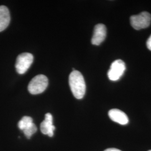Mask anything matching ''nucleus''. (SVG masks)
Listing matches in <instances>:
<instances>
[{
  "label": "nucleus",
  "instance_id": "obj_1",
  "mask_svg": "<svg viewBox=\"0 0 151 151\" xmlns=\"http://www.w3.org/2000/svg\"><path fill=\"white\" fill-rule=\"evenodd\" d=\"M69 85L73 96L81 99L86 92V83L83 76L78 70H73L69 76Z\"/></svg>",
  "mask_w": 151,
  "mask_h": 151
},
{
  "label": "nucleus",
  "instance_id": "obj_2",
  "mask_svg": "<svg viewBox=\"0 0 151 151\" xmlns=\"http://www.w3.org/2000/svg\"><path fill=\"white\" fill-rule=\"evenodd\" d=\"M48 85V78L43 75L34 77L28 85V91L32 95H37L43 92Z\"/></svg>",
  "mask_w": 151,
  "mask_h": 151
},
{
  "label": "nucleus",
  "instance_id": "obj_3",
  "mask_svg": "<svg viewBox=\"0 0 151 151\" xmlns=\"http://www.w3.org/2000/svg\"><path fill=\"white\" fill-rule=\"evenodd\" d=\"M130 22L132 27L135 30L145 29L150 25L151 14L147 11H143L138 15L131 16Z\"/></svg>",
  "mask_w": 151,
  "mask_h": 151
},
{
  "label": "nucleus",
  "instance_id": "obj_4",
  "mask_svg": "<svg viewBox=\"0 0 151 151\" xmlns=\"http://www.w3.org/2000/svg\"><path fill=\"white\" fill-rule=\"evenodd\" d=\"M34 57L29 53H23L19 55L16 60V71L19 74L25 73L30 68L33 62Z\"/></svg>",
  "mask_w": 151,
  "mask_h": 151
},
{
  "label": "nucleus",
  "instance_id": "obj_5",
  "mask_svg": "<svg viewBox=\"0 0 151 151\" xmlns=\"http://www.w3.org/2000/svg\"><path fill=\"white\" fill-rule=\"evenodd\" d=\"M125 70V65L121 60H117L113 62L110 65V68L108 72V76L111 81H118L124 74Z\"/></svg>",
  "mask_w": 151,
  "mask_h": 151
},
{
  "label": "nucleus",
  "instance_id": "obj_6",
  "mask_svg": "<svg viewBox=\"0 0 151 151\" xmlns=\"http://www.w3.org/2000/svg\"><path fill=\"white\" fill-rule=\"evenodd\" d=\"M106 37V27L103 24H97L93 30V34L91 39L93 45H99L103 43Z\"/></svg>",
  "mask_w": 151,
  "mask_h": 151
},
{
  "label": "nucleus",
  "instance_id": "obj_7",
  "mask_svg": "<svg viewBox=\"0 0 151 151\" xmlns=\"http://www.w3.org/2000/svg\"><path fill=\"white\" fill-rule=\"evenodd\" d=\"M55 128L53 124V116L52 114L47 113L45 114V119L40 124V130L42 133L52 137L54 135V130Z\"/></svg>",
  "mask_w": 151,
  "mask_h": 151
},
{
  "label": "nucleus",
  "instance_id": "obj_8",
  "mask_svg": "<svg viewBox=\"0 0 151 151\" xmlns=\"http://www.w3.org/2000/svg\"><path fill=\"white\" fill-rule=\"evenodd\" d=\"M109 116L111 120L121 125H126L129 122V119L126 114L122 110L113 109L109 111Z\"/></svg>",
  "mask_w": 151,
  "mask_h": 151
},
{
  "label": "nucleus",
  "instance_id": "obj_9",
  "mask_svg": "<svg viewBox=\"0 0 151 151\" xmlns=\"http://www.w3.org/2000/svg\"><path fill=\"white\" fill-rule=\"evenodd\" d=\"M10 22V12L5 6H0V32L9 26Z\"/></svg>",
  "mask_w": 151,
  "mask_h": 151
},
{
  "label": "nucleus",
  "instance_id": "obj_10",
  "mask_svg": "<svg viewBox=\"0 0 151 151\" xmlns=\"http://www.w3.org/2000/svg\"><path fill=\"white\" fill-rule=\"evenodd\" d=\"M34 123L31 117L25 116L18 123V127L20 129L23 131L24 130L26 129L27 128L30 127Z\"/></svg>",
  "mask_w": 151,
  "mask_h": 151
},
{
  "label": "nucleus",
  "instance_id": "obj_11",
  "mask_svg": "<svg viewBox=\"0 0 151 151\" xmlns=\"http://www.w3.org/2000/svg\"><path fill=\"white\" fill-rule=\"evenodd\" d=\"M146 45H147V47L148 48V49L151 51V35L148 39L147 43H146Z\"/></svg>",
  "mask_w": 151,
  "mask_h": 151
},
{
  "label": "nucleus",
  "instance_id": "obj_12",
  "mask_svg": "<svg viewBox=\"0 0 151 151\" xmlns=\"http://www.w3.org/2000/svg\"><path fill=\"white\" fill-rule=\"evenodd\" d=\"M104 151H122L120 150H118L117 148H108L105 150Z\"/></svg>",
  "mask_w": 151,
  "mask_h": 151
},
{
  "label": "nucleus",
  "instance_id": "obj_13",
  "mask_svg": "<svg viewBox=\"0 0 151 151\" xmlns=\"http://www.w3.org/2000/svg\"><path fill=\"white\" fill-rule=\"evenodd\" d=\"M151 151V150H150V151Z\"/></svg>",
  "mask_w": 151,
  "mask_h": 151
}]
</instances>
